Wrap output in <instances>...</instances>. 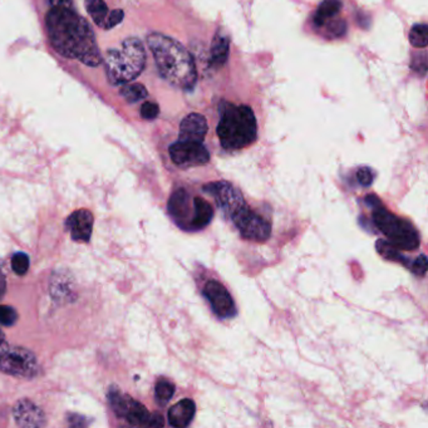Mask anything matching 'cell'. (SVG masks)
Returning <instances> with one entry per match:
<instances>
[{
  "label": "cell",
  "instance_id": "1",
  "mask_svg": "<svg viewBox=\"0 0 428 428\" xmlns=\"http://www.w3.org/2000/svg\"><path fill=\"white\" fill-rule=\"evenodd\" d=\"M46 26L53 48L59 54L90 67L102 63L91 26L72 8L52 7L47 14Z\"/></svg>",
  "mask_w": 428,
  "mask_h": 428
},
{
  "label": "cell",
  "instance_id": "2",
  "mask_svg": "<svg viewBox=\"0 0 428 428\" xmlns=\"http://www.w3.org/2000/svg\"><path fill=\"white\" fill-rule=\"evenodd\" d=\"M147 44L157 69L167 82L186 91L194 88L197 81L194 58L180 42L161 33H151Z\"/></svg>",
  "mask_w": 428,
  "mask_h": 428
},
{
  "label": "cell",
  "instance_id": "3",
  "mask_svg": "<svg viewBox=\"0 0 428 428\" xmlns=\"http://www.w3.org/2000/svg\"><path fill=\"white\" fill-rule=\"evenodd\" d=\"M216 132L225 149L233 151L250 146L258 137V124L253 110L247 106L227 104Z\"/></svg>",
  "mask_w": 428,
  "mask_h": 428
},
{
  "label": "cell",
  "instance_id": "4",
  "mask_svg": "<svg viewBox=\"0 0 428 428\" xmlns=\"http://www.w3.org/2000/svg\"><path fill=\"white\" fill-rule=\"evenodd\" d=\"M146 52L142 42L137 38L124 39L116 49H110L104 67L107 77L113 85H126L135 81L145 69Z\"/></svg>",
  "mask_w": 428,
  "mask_h": 428
},
{
  "label": "cell",
  "instance_id": "5",
  "mask_svg": "<svg viewBox=\"0 0 428 428\" xmlns=\"http://www.w3.org/2000/svg\"><path fill=\"white\" fill-rule=\"evenodd\" d=\"M373 221L381 233L388 238V242L398 250H415L420 247V235L407 220H403L386 208H377Z\"/></svg>",
  "mask_w": 428,
  "mask_h": 428
},
{
  "label": "cell",
  "instance_id": "6",
  "mask_svg": "<svg viewBox=\"0 0 428 428\" xmlns=\"http://www.w3.org/2000/svg\"><path fill=\"white\" fill-rule=\"evenodd\" d=\"M235 227L240 231L241 236L247 240L263 242L270 238L272 227L260 215L254 213L252 208L244 205L230 217Z\"/></svg>",
  "mask_w": 428,
  "mask_h": 428
},
{
  "label": "cell",
  "instance_id": "7",
  "mask_svg": "<svg viewBox=\"0 0 428 428\" xmlns=\"http://www.w3.org/2000/svg\"><path fill=\"white\" fill-rule=\"evenodd\" d=\"M0 370L10 376L31 378L38 370V362L31 350L9 347L0 361Z\"/></svg>",
  "mask_w": 428,
  "mask_h": 428
},
{
  "label": "cell",
  "instance_id": "8",
  "mask_svg": "<svg viewBox=\"0 0 428 428\" xmlns=\"http://www.w3.org/2000/svg\"><path fill=\"white\" fill-rule=\"evenodd\" d=\"M170 157L176 166L183 169L201 166L210 161L208 149L201 142H190L180 140L170 146Z\"/></svg>",
  "mask_w": 428,
  "mask_h": 428
},
{
  "label": "cell",
  "instance_id": "9",
  "mask_svg": "<svg viewBox=\"0 0 428 428\" xmlns=\"http://www.w3.org/2000/svg\"><path fill=\"white\" fill-rule=\"evenodd\" d=\"M108 398L117 415L124 417L126 421L133 426H147L149 413L143 404L137 402L130 396L122 395L116 389H110Z\"/></svg>",
  "mask_w": 428,
  "mask_h": 428
},
{
  "label": "cell",
  "instance_id": "10",
  "mask_svg": "<svg viewBox=\"0 0 428 428\" xmlns=\"http://www.w3.org/2000/svg\"><path fill=\"white\" fill-rule=\"evenodd\" d=\"M204 191L214 196L219 208L225 214L231 217L239 208L245 205L242 195L236 188H233L230 182H213L204 186Z\"/></svg>",
  "mask_w": 428,
  "mask_h": 428
},
{
  "label": "cell",
  "instance_id": "11",
  "mask_svg": "<svg viewBox=\"0 0 428 428\" xmlns=\"http://www.w3.org/2000/svg\"><path fill=\"white\" fill-rule=\"evenodd\" d=\"M204 295L208 299V303L213 306L215 314L220 318H231L236 314L235 303L231 295L229 294L227 288L215 280H210L204 288Z\"/></svg>",
  "mask_w": 428,
  "mask_h": 428
},
{
  "label": "cell",
  "instance_id": "12",
  "mask_svg": "<svg viewBox=\"0 0 428 428\" xmlns=\"http://www.w3.org/2000/svg\"><path fill=\"white\" fill-rule=\"evenodd\" d=\"M169 213L179 227L191 230L194 205L190 204V196L183 188L177 190L175 194L171 196L169 201Z\"/></svg>",
  "mask_w": 428,
  "mask_h": 428
},
{
  "label": "cell",
  "instance_id": "13",
  "mask_svg": "<svg viewBox=\"0 0 428 428\" xmlns=\"http://www.w3.org/2000/svg\"><path fill=\"white\" fill-rule=\"evenodd\" d=\"M93 215L90 210L81 208L74 211L67 219L65 227L71 233L72 239L78 242H87L90 241L93 230Z\"/></svg>",
  "mask_w": 428,
  "mask_h": 428
},
{
  "label": "cell",
  "instance_id": "14",
  "mask_svg": "<svg viewBox=\"0 0 428 428\" xmlns=\"http://www.w3.org/2000/svg\"><path fill=\"white\" fill-rule=\"evenodd\" d=\"M208 126L206 118L200 113H190L182 120L180 124V141L204 142L208 133Z\"/></svg>",
  "mask_w": 428,
  "mask_h": 428
},
{
  "label": "cell",
  "instance_id": "15",
  "mask_svg": "<svg viewBox=\"0 0 428 428\" xmlns=\"http://www.w3.org/2000/svg\"><path fill=\"white\" fill-rule=\"evenodd\" d=\"M14 417L22 427H40L44 426V413L34 403L20 401L14 409Z\"/></svg>",
  "mask_w": 428,
  "mask_h": 428
},
{
  "label": "cell",
  "instance_id": "16",
  "mask_svg": "<svg viewBox=\"0 0 428 428\" xmlns=\"http://www.w3.org/2000/svg\"><path fill=\"white\" fill-rule=\"evenodd\" d=\"M196 406L191 400H182L174 404L169 411V422L174 427H188L194 418Z\"/></svg>",
  "mask_w": 428,
  "mask_h": 428
},
{
  "label": "cell",
  "instance_id": "17",
  "mask_svg": "<svg viewBox=\"0 0 428 428\" xmlns=\"http://www.w3.org/2000/svg\"><path fill=\"white\" fill-rule=\"evenodd\" d=\"M194 214L191 219V230H201L208 227L214 217V208L202 197H194Z\"/></svg>",
  "mask_w": 428,
  "mask_h": 428
},
{
  "label": "cell",
  "instance_id": "18",
  "mask_svg": "<svg viewBox=\"0 0 428 428\" xmlns=\"http://www.w3.org/2000/svg\"><path fill=\"white\" fill-rule=\"evenodd\" d=\"M229 47L230 42L227 35L221 32L216 33L211 47V58H210L211 65L219 68L227 62L229 57Z\"/></svg>",
  "mask_w": 428,
  "mask_h": 428
},
{
  "label": "cell",
  "instance_id": "19",
  "mask_svg": "<svg viewBox=\"0 0 428 428\" xmlns=\"http://www.w3.org/2000/svg\"><path fill=\"white\" fill-rule=\"evenodd\" d=\"M342 1L340 0H324L320 6L314 17V23L318 26H323L327 24L328 20L334 18L340 10H342Z\"/></svg>",
  "mask_w": 428,
  "mask_h": 428
},
{
  "label": "cell",
  "instance_id": "20",
  "mask_svg": "<svg viewBox=\"0 0 428 428\" xmlns=\"http://www.w3.org/2000/svg\"><path fill=\"white\" fill-rule=\"evenodd\" d=\"M87 12L98 26H104L108 17V7L104 0H85Z\"/></svg>",
  "mask_w": 428,
  "mask_h": 428
},
{
  "label": "cell",
  "instance_id": "21",
  "mask_svg": "<svg viewBox=\"0 0 428 428\" xmlns=\"http://www.w3.org/2000/svg\"><path fill=\"white\" fill-rule=\"evenodd\" d=\"M121 94L127 102L136 104V102H140V101H142L147 97L149 92L146 90V87L141 83H126L121 90Z\"/></svg>",
  "mask_w": 428,
  "mask_h": 428
},
{
  "label": "cell",
  "instance_id": "22",
  "mask_svg": "<svg viewBox=\"0 0 428 428\" xmlns=\"http://www.w3.org/2000/svg\"><path fill=\"white\" fill-rule=\"evenodd\" d=\"M377 252L382 255L386 259L392 260L401 263L403 265L409 266V260L406 259V256H403L402 254L400 253V250L395 247H392L388 241L378 240L376 244Z\"/></svg>",
  "mask_w": 428,
  "mask_h": 428
},
{
  "label": "cell",
  "instance_id": "23",
  "mask_svg": "<svg viewBox=\"0 0 428 428\" xmlns=\"http://www.w3.org/2000/svg\"><path fill=\"white\" fill-rule=\"evenodd\" d=\"M411 44L415 48H426L428 44V26L426 24H417L409 32Z\"/></svg>",
  "mask_w": 428,
  "mask_h": 428
},
{
  "label": "cell",
  "instance_id": "24",
  "mask_svg": "<svg viewBox=\"0 0 428 428\" xmlns=\"http://www.w3.org/2000/svg\"><path fill=\"white\" fill-rule=\"evenodd\" d=\"M156 400L160 403L169 402L170 400L175 393V386L169 381L161 379L156 384L155 388Z\"/></svg>",
  "mask_w": 428,
  "mask_h": 428
},
{
  "label": "cell",
  "instance_id": "25",
  "mask_svg": "<svg viewBox=\"0 0 428 428\" xmlns=\"http://www.w3.org/2000/svg\"><path fill=\"white\" fill-rule=\"evenodd\" d=\"M12 268L14 272L18 275H26V272L29 270V258L24 253H18L14 255L12 258Z\"/></svg>",
  "mask_w": 428,
  "mask_h": 428
},
{
  "label": "cell",
  "instance_id": "26",
  "mask_svg": "<svg viewBox=\"0 0 428 428\" xmlns=\"http://www.w3.org/2000/svg\"><path fill=\"white\" fill-rule=\"evenodd\" d=\"M18 320V313L13 306L0 305V323L6 327H12Z\"/></svg>",
  "mask_w": 428,
  "mask_h": 428
},
{
  "label": "cell",
  "instance_id": "27",
  "mask_svg": "<svg viewBox=\"0 0 428 428\" xmlns=\"http://www.w3.org/2000/svg\"><path fill=\"white\" fill-rule=\"evenodd\" d=\"M374 177H376V174L370 167L363 166V167L358 169L357 180L362 186H365V188L370 186L373 181H374Z\"/></svg>",
  "mask_w": 428,
  "mask_h": 428
},
{
  "label": "cell",
  "instance_id": "28",
  "mask_svg": "<svg viewBox=\"0 0 428 428\" xmlns=\"http://www.w3.org/2000/svg\"><path fill=\"white\" fill-rule=\"evenodd\" d=\"M427 258H426L425 254H421V255L412 263V265H411L409 269L415 272V275H418V277H425L426 272H427Z\"/></svg>",
  "mask_w": 428,
  "mask_h": 428
},
{
  "label": "cell",
  "instance_id": "29",
  "mask_svg": "<svg viewBox=\"0 0 428 428\" xmlns=\"http://www.w3.org/2000/svg\"><path fill=\"white\" fill-rule=\"evenodd\" d=\"M345 32H347V24L344 23V20H331L328 24V34H331L333 38L343 37Z\"/></svg>",
  "mask_w": 428,
  "mask_h": 428
},
{
  "label": "cell",
  "instance_id": "30",
  "mask_svg": "<svg viewBox=\"0 0 428 428\" xmlns=\"http://www.w3.org/2000/svg\"><path fill=\"white\" fill-rule=\"evenodd\" d=\"M160 113V107L155 102H145L141 107V116L145 120H155L156 117Z\"/></svg>",
  "mask_w": 428,
  "mask_h": 428
},
{
  "label": "cell",
  "instance_id": "31",
  "mask_svg": "<svg viewBox=\"0 0 428 428\" xmlns=\"http://www.w3.org/2000/svg\"><path fill=\"white\" fill-rule=\"evenodd\" d=\"M124 10H121V9H116V10L110 12V13H108L107 19H106V23H104V28L110 29L113 26H118L124 20Z\"/></svg>",
  "mask_w": 428,
  "mask_h": 428
},
{
  "label": "cell",
  "instance_id": "32",
  "mask_svg": "<svg viewBox=\"0 0 428 428\" xmlns=\"http://www.w3.org/2000/svg\"><path fill=\"white\" fill-rule=\"evenodd\" d=\"M163 425L165 422H163V415L160 413L149 415V422H147L149 427H163Z\"/></svg>",
  "mask_w": 428,
  "mask_h": 428
},
{
  "label": "cell",
  "instance_id": "33",
  "mask_svg": "<svg viewBox=\"0 0 428 428\" xmlns=\"http://www.w3.org/2000/svg\"><path fill=\"white\" fill-rule=\"evenodd\" d=\"M52 7L72 8V0H49Z\"/></svg>",
  "mask_w": 428,
  "mask_h": 428
},
{
  "label": "cell",
  "instance_id": "34",
  "mask_svg": "<svg viewBox=\"0 0 428 428\" xmlns=\"http://www.w3.org/2000/svg\"><path fill=\"white\" fill-rule=\"evenodd\" d=\"M6 290H7V280H6V277H4L3 272L0 270V299L4 297Z\"/></svg>",
  "mask_w": 428,
  "mask_h": 428
},
{
  "label": "cell",
  "instance_id": "35",
  "mask_svg": "<svg viewBox=\"0 0 428 428\" xmlns=\"http://www.w3.org/2000/svg\"><path fill=\"white\" fill-rule=\"evenodd\" d=\"M3 342H6V338H4L3 331H0V343H3Z\"/></svg>",
  "mask_w": 428,
  "mask_h": 428
}]
</instances>
